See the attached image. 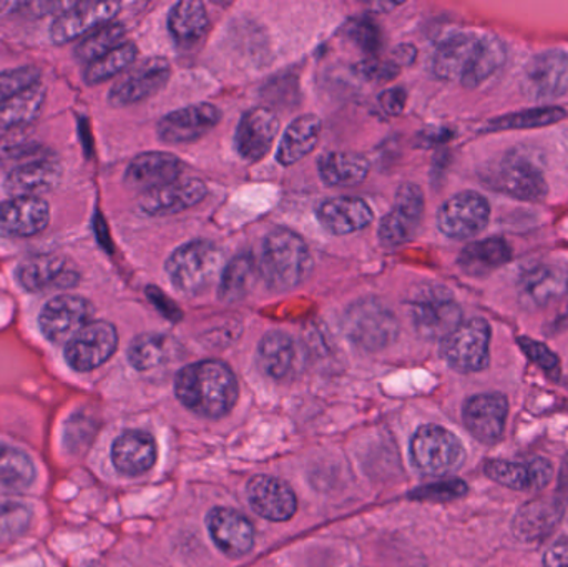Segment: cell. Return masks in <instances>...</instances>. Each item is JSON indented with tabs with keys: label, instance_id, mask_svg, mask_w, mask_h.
I'll return each instance as SVG.
<instances>
[{
	"label": "cell",
	"instance_id": "1",
	"mask_svg": "<svg viewBox=\"0 0 568 567\" xmlns=\"http://www.w3.org/2000/svg\"><path fill=\"white\" fill-rule=\"evenodd\" d=\"M176 398L183 406L205 418L229 415L239 399V379L226 363L205 360L185 366L176 375Z\"/></svg>",
	"mask_w": 568,
	"mask_h": 567
},
{
	"label": "cell",
	"instance_id": "2",
	"mask_svg": "<svg viewBox=\"0 0 568 567\" xmlns=\"http://www.w3.org/2000/svg\"><path fill=\"white\" fill-rule=\"evenodd\" d=\"M260 276L273 292L300 286L313 270L306 242L287 229H275L263 240L258 260Z\"/></svg>",
	"mask_w": 568,
	"mask_h": 567
},
{
	"label": "cell",
	"instance_id": "3",
	"mask_svg": "<svg viewBox=\"0 0 568 567\" xmlns=\"http://www.w3.org/2000/svg\"><path fill=\"white\" fill-rule=\"evenodd\" d=\"M225 256L210 240H193L176 249L165 263L170 282L185 295H202L222 276Z\"/></svg>",
	"mask_w": 568,
	"mask_h": 567
},
{
	"label": "cell",
	"instance_id": "4",
	"mask_svg": "<svg viewBox=\"0 0 568 567\" xmlns=\"http://www.w3.org/2000/svg\"><path fill=\"white\" fill-rule=\"evenodd\" d=\"M410 459L414 468L423 475L444 478L460 469L466 462V449L463 442L449 429L424 425L414 433Z\"/></svg>",
	"mask_w": 568,
	"mask_h": 567
},
{
	"label": "cell",
	"instance_id": "5",
	"mask_svg": "<svg viewBox=\"0 0 568 567\" xmlns=\"http://www.w3.org/2000/svg\"><path fill=\"white\" fill-rule=\"evenodd\" d=\"M484 182L489 189L526 202H540L549 192L542 170L517 152L493 163L484 173Z\"/></svg>",
	"mask_w": 568,
	"mask_h": 567
},
{
	"label": "cell",
	"instance_id": "6",
	"mask_svg": "<svg viewBox=\"0 0 568 567\" xmlns=\"http://www.w3.org/2000/svg\"><path fill=\"white\" fill-rule=\"evenodd\" d=\"M344 332L361 348L381 350L394 342L399 332L396 315L376 298H363L346 310Z\"/></svg>",
	"mask_w": 568,
	"mask_h": 567
},
{
	"label": "cell",
	"instance_id": "7",
	"mask_svg": "<svg viewBox=\"0 0 568 567\" xmlns=\"http://www.w3.org/2000/svg\"><path fill=\"white\" fill-rule=\"evenodd\" d=\"M414 328L426 340H446L463 323V310L443 286H426L410 303Z\"/></svg>",
	"mask_w": 568,
	"mask_h": 567
},
{
	"label": "cell",
	"instance_id": "8",
	"mask_svg": "<svg viewBox=\"0 0 568 567\" xmlns=\"http://www.w3.org/2000/svg\"><path fill=\"white\" fill-rule=\"evenodd\" d=\"M444 362L459 373L483 372L490 362V326L486 320L473 318L460 323L443 340Z\"/></svg>",
	"mask_w": 568,
	"mask_h": 567
},
{
	"label": "cell",
	"instance_id": "9",
	"mask_svg": "<svg viewBox=\"0 0 568 567\" xmlns=\"http://www.w3.org/2000/svg\"><path fill=\"white\" fill-rule=\"evenodd\" d=\"M424 193L419 185L404 183L397 190L390 212L381 220L379 240L386 249H396L410 242L419 230L424 216Z\"/></svg>",
	"mask_w": 568,
	"mask_h": 567
},
{
	"label": "cell",
	"instance_id": "10",
	"mask_svg": "<svg viewBox=\"0 0 568 567\" xmlns=\"http://www.w3.org/2000/svg\"><path fill=\"white\" fill-rule=\"evenodd\" d=\"M490 206L476 192H460L450 196L437 213V226L444 235L454 240H467L479 235L489 223Z\"/></svg>",
	"mask_w": 568,
	"mask_h": 567
},
{
	"label": "cell",
	"instance_id": "11",
	"mask_svg": "<svg viewBox=\"0 0 568 567\" xmlns=\"http://www.w3.org/2000/svg\"><path fill=\"white\" fill-rule=\"evenodd\" d=\"M116 346L119 335L112 323L90 322L67 343V363L77 372H92L109 362Z\"/></svg>",
	"mask_w": 568,
	"mask_h": 567
},
{
	"label": "cell",
	"instance_id": "12",
	"mask_svg": "<svg viewBox=\"0 0 568 567\" xmlns=\"http://www.w3.org/2000/svg\"><path fill=\"white\" fill-rule=\"evenodd\" d=\"M93 306L77 295H59L50 300L40 313V330L53 343H69L80 330L89 325Z\"/></svg>",
	"mask_w": 568,
	"mask_h": 567
},
{
	"label": "cell",
	"instance_id": "13",
	"mask_svg": "<svg viewBox=\"0 0 568 567\" xmlns=\"http://www.w3.org/2000/svg\"><path fill=\"white\" fill-rule=\"evenodd\" d=\"M509 402L503 393H480L470 396L463 409L467 432L483 445H496L506 429Z\"/></svg>",
	"mask_w": 568,
	"mask_h": 567
},
{
	"label": "cell",
	"instance_id": "14",
	"mask_svg": "<svg viewBox=\"0 0 568 567\" xmlns=\"http://www.w3.org/2000/svg\"><path fill=\"white\" fill-rule=\"evenodd\" d=\"M17 282L27 292L73 288L79 273L62 255H33L23 260L16 270Z\"/></svg>",
	"mask_w": 568,
	"mask_h": 567
},
{
	"label": "cell",
	"instance_id": "15",
	"mask_svg": "<svg viewBox=\"0 0 568 567\" xmlns=\"http://www.w3.org/2000/svg\"><path fill=\"white\" fill-rule=\"evenodd\" d=\"M170 69L169 60L149 59L145 62L133 67L120 82L110 90L109 102L113 107L133 105L142 102L149 97L155 95L169 82Z\"/></svg>",
	"mask_w": 568,
	"mask_h": 567
},
{
	"label": "cell",
	"instance_id": "16",
	"mask_svg": "<svg viewBox=\"0 0 568 567\" xmlns=\"http://www.w3.org/2000/svg\"><path fill=\"white\" fill-rule=\"evenodd\" d=\"M119 10L120 3L116 2L72 3L52 23L50 39L55 43H65L89 36L99 27L112 22Z\"/></svg>",
	"mask_w": 568,
	"mask_h": 567
},
{
	"label": "cell",
	"instance_id": "17",
	"mask_svg": "<svg viewBox=\"0 0 568 567\" xmlns=\"http://www.w3.org/2000/svg\"><path fill=\"white\" fill-rule=\"evenodd\" d=\"M222 113L212 103H196L175 110L159 122V136L166 143H190L219 125Z\"/></svg>",
	"mask_w": 568,
	"mask_h": 567
},
{
	"label": "cell",
	"instance_id": "18",
	"mask_svg": "<svg viewBox=\"0 0 568 567\" xmlns=\"http://www.w3.org/2000/svg\"><path fill=\"white\" fill-rule=\"evenodd\" d=\"M568 87V55L550 50L534 57L524 73V90L532 99H554L564 95Z\"/></svg>",
	"mask_w": 568,
	"mask_h": 567
},
{
	"label": "cell",
	"instance_id": "19",
	"mask_svg": "<svg viewBox=\"0 0 568 567\" xmlns=\"http://www.w3.org/2000/svg\"><path fill=\"white\" fill-rule=\"evenodd\" d=\"M206 525L216 548L230 558H242L255 546V528L246 516L235 509H212Z\"/></svg>",
	"mask_w": 568,
	"mask_h": 567
},
{
	"label": "cell",
	"instance_id": "20",
	"mask_svg": "<svg viewBox=\"0 0 568 567\" xmlns=\"http://www.w3.org/2000/svg\"><path fill=\"white\" fill-rule=\"evenodd\" d=\"M278 132L280 120L275 112L263 107L248 110L236 129V152L248 162H258L268 155Z\"/></svg>",
	"mask_w": 568,
	"mask_h": 567
},
{
	"label": "cell",
	"instance_id": "21",
	"mask_svg": "<svg viewBox=\"0 0 568 567\" xmlns=\"http://www.w3.org/2000/svg\"><path fill=\"white\" fill-rule=\"evenodd\" d=\"M50 222L49 203L39 196L10 199L0 205V236L27 239L43 232Z\"/></svg>",
	"mask_w": 568,
	"mask_h": 567
},
{
	"label": "cell",
	"instance_id": "22",
	"mask_svg": "<svg viewBox=\"0 0 568 567\" xmlns=\"http://www.w3.org/2000/svg\"><path fill=\"white\" fill-rule=\"evenodd\" d=\"M246 496L253 512L268 522H287L297 509V498L293 489L273 476H255L246 486Z\"/></svg>",
	"mask_w": 568,
	"mask_h": 567
},
{
	"label": "cell",
	"instance_id": "23",
	"mask_svg": "<svg viewBox=\"0 0 568 567\" xmlns=\"http://www.w3.org/2000/svg\"><path fill=\"white\" fill-rule=\"evenodd\" d=\"M206 185L199 179L175 180L143 193L140 209L152 216L175 215L199 205L206 196Z\"/></svg>",
	"mask_w": 568,
	"mask_h": 567
},
{
	"label": "cell",
	"instance_id": "24",
	"mask_svg": "<svg viewBox=\"0 0 568 567\" xmlns=\"http://www.w3.org/2000/svg\"><path fill=\"white\" fill-rule=\"evenodd\" d=\"M183 163L169 152H146L135 156L125 172V185L146 193L180 179Z\"/></svg>",
	"mask_w": 568,
	"mask_h": 567
},
{
	"label": "cell",
	"instance_id": "25",
	"mask_svg": "<svg viewBox=\"0 0 568 567\" xmlns=\"http://www.w3.org/2000/svg\"><path fill=\"white\" fill-rule=\"evenodd\" d=\"M317 222L331 235H349L373 223L374 212L367 202L354 196L324 200L316 210Z\"/></svg>",
	"mask_w": 568,
	"mask_h": 567
},
{
	"label": "cell",
	"instance_id": "26",
	"mask_svg": "<svg viewBox=\"0 0 568 567\" xmlns=\"http://www.w3.org/2000/svg\"><path fill=\"white\" fill-rule=\"evenodd\" d=\"M62 179V166L53 159L37 160L10 170L3 190L10 199L39 196L52 192Z\"/></svg>",
	"mask_w": 568,
	"mask_h": 567
},
{
	"label": "cell",
	"instance_id": "27",
	"mask_svg": "<svg viewBox=\"0 0 568 567\" xmlns=\"http://www.w3.org/2000/svg\"><path fill=\"white\" fill-rule=\"evenodd\" d=\"M562 515V506L556 499H534L526 503L514 516V536L524 543L540 541L556 531Z\"/></svg>",
	"mask_w": 568,
	"mask_h": 567
},
{
	"label": "cell",
	"instance_id": "28",
	"mask_svg": "<svg viewBox=\"0 0 568 567\" xmlns=\"http://www.w3.org/2000/svg\"><path fill=\"white\" fill-rule=\"evenodd\" d=\"M520 298L526 305L542 306L568 295V266L546 263L529 270L520 282Z\"/></svg>",
	"mask_w": 568,
	"mask_h": 567
},
{
	"label": "cell",
	"instance_id": "29",
	"mask_svg": "<svg viewBox=\"0 0 568 567\" xmlns=\"http://www.w3.org/2000/svg\"><path fill=\"white\" fill-rule=\"evenodd\" d=\"M115 468L125 475H143L152 469L156 459V443L149 433L126 432L112 446Z\"/></svg>",
	"mask_w": 568,
	"mask_h": 567
},
{
	"label": "cell",
	"instance_id": "30",
	"mask_svg": "<svg viewBox=\"0 0 568 567\" xmlns=\"http://www.w3.org/2000/svg\"><path fill=\"white\" fill-rule=\"evenodd\" d=\"M480 36L476 33H457L440 43L433 59L434 75L440 80H463L476 52Z\"/></svg>",
	"mask_w": 568,
	"mask_h": 567
},
{
	"label": "cell",
	"instance_id": "31",
	"mask_svg": "<svg viewBox=\"0 0 568 567\" xmlns=\"http://www.w3.org/2000/svg\"><path fill=\"white\" fill-rule=\"evenodd\" d=\"M513 259V250L504 239H486L469 243L460 252L457 265L466 275L487 276Z\"/></svg>",
	"mask_w": 568,
	"mask_h": 567
},
{
	"label": "cell",
	"instance_id": "32",
	"mask_svg": "<svg viewBox=\"0 0 568 567\" xmlns=\"http://www.w3.org/2000/svg\"><path fill=\"white\" fill-rule=\"evenodd\" d=\"M369 160L356 152H327L317 160L321 180L329 186H353L369 175Z\"/></svg>",
	"mask_w": 568,
	"mask_h": 567
},
{
	"label": "cell",
	"instance_id": "33",
	"mask_svg": "<svg viewBox=\"0 0 568 567\" xmlns=\"http://www.w3.org/2000/svg\"><path fill=\"white\" fill-rule=\"evenodd\" d=\"M321 120L316 115H301L287 125L282 143H280L276 160L284 166L294 165L313 152L320 142Z\"/></svg>",
	"mask_w": 568,
	"mask_h": 567
},
{
	"label": "cell",
	"instance_id": "34",
	"mask_svg": "<svg viewBox=\"0 0 568 567\" xmlns=\"http://www.w3.org/2000/svg\"><path fill=\"white\" fill-rule=\"evenodd\" d=\"M209 26V12L199 0H183L170 10L169 30L179 45L190 47L199 42Z\"/></svg>",
	"mask_w": 568,
	"mask_h": 567
},
{
	"label": "cell",
	"instance_id": "35",
	"mask_svg": "<svg viewBox=\"0 0 568 567\" xmlns=\"http://www.w3.org/2000/svg\"><path fill=\"white\" fill-rule=\"evenodd\" d=\"M258 260L252 253H240L223 269L219 296L222 302L235 303L250 295L258 280Z\"/></svg>",
	"mask_w": 568,
	"mask_h": 567
},
{
	"label": "cell",
	"instance_id": "36",
	"mask_svg": "<svg viewBox=\"0 0 568 567\" xmlns=\"http://www.w3.org/2000/svg\"><path fill=\"white\" fill-rule=\"evenodd\" d=\"M179 342L165 333H143L129 348V362L139 372H149L170 362L179 352Z\"/></svg>",
	"mask_w": 568,
	"mask_h": 567
},
{
	"label": "cell",
	"instance_id": "37",
	"mask_svg": "<svg viewBox=\"0 0 568 567\" xmlns=\"http://www.w3.org/2000/svg\"><path fill=\"white\" fill-rule=\"evenodd\" d=\"M296 362V345L287 333L268 332L258 345L260 368L275 379L290 375Z\"/></svg>",
	"mask_w": 568,
	"mask_h": 567
},
{
	"label": "cell",
	"instance_id": "38",
	"mask_svg": "<svg viewBox=\"0 0 568 567\" xmlns=\"http://www.w3.org/2000/svg\"><path fill=\"white\" fill-rule=\"evenodd\" d=\"M506 62V47L497 37L480 36L476 52L470 60L469 69L464 73L463 83L467 89H476L477 85L489 79L494 72Z\"/></svg>",
	"mask_w": 568,
	"mask_h": 567
},
{
	"label": "cell",
	"instance_id": "39",
	"mask_svg": "<svg viewBox=\"0 0 568 567\" xmlns=\"http://www.w3.org/2000/svg\"><path fill=\"white\" fill-rule=\"evenodd\" d=\"M43 100L45 89L39 82L0 103V129H17L32 122L42 110Z\"/></svg>",
	"mask_w": 568,
	"mask_h": 567
},
{
	"label": "cell",
	"instance_id": "40",
	"mask_svg": "<svg viewBox=\"0 0 568 567\" xmlns=\"http://www.w3.org/2000/svg\"><path fill=\"white\" fill-rule=\"evenodd\" d=\"M125 36L126 30L122 23H105V26L93 30L92 33H89L79 43V47L75 49L77 59L87 63L95 62L100 57L106 55V53L115 50L116 47L125 43V40H123Z\"/></svg>",
	"mask_w": 568,
	"mask_h": 567
},
{
	"label": "cell",
	"instance_id": "41",
	"mask_svg": "<svg viewBox=\"0 0 568 567\" xmlns=\"http://www.w3.org/2000/svg\"><path fill=\"white\" fill-rule=\"evenodd\" d=\"M136 53H139V50H136L135 43H122L112 52L100 57L95 62L87 65L85 72H83L85 82L90 83V85H95V83H102L105 80L112 79L116 73L123 72L126 67L135 62Z\"/></svg>",
	"mask_w": 568,
	"mask_h": 567
},
{
	"label": "cell",
	"instance_id": "42",
	"mask_svg": "<svg viewBox=\"0 0 568 567\" xmlns=\"http://www.w3.org/2000/svg\"><path fill=\"white\" fill-rule=\"evenodd\" d=\"M566 110L560 107H539V109L523 110V112L509 113L489 122L487 129L493 130H523L537 129V126L552 125L566 117Z\"/></svg>",
	"mask_w": 568,
	"mask_h": 567
},
{
	"label": "cell",
	"instance_id": "43",
	"mask_svg": "<svg viewBox=\"0 0 568 567\" xmlns=\"http://www.w3.org/2000/svg\"><path fill=\"white\" fill-rule=\"evenodd\" d=\"M36 478L32 459L12 446L0 445V483L12 488H27Z\"/></svg>",
	"mask_w": 568,
	"mask_h": 567
},
{
	"label": "cell",
	"instance_id": "44",
	"mask_svg": "<svg viewBox=\"0 0 568 567\" xmlns=\"http://www.w3.org/2000/svg\"><path fill=\"white\" fill-rule=\"evenodd\" d=\"M484 472L504 488L514 489V492L534 489L532 476L527 463L524 465V463L507 462V459H489L484 466Z\"/></svg>",
	"mask_w": 568,
	"mask_h": 567
},
{
	"label": "cell",
	"instance_id": "45",
	"mask_svg": "<svg viewBox=\"0 0 568 567\" xmlns=\"http://www.w3.org/2000/svg\"><path fill=\"white\" fill-rule=\"evenodd\" d=\"M30 523V509L19 502L0 498V541L17 538L26 533Z\"/></svg>",
	"mask_w": 568,
	"mask_h": 567
},
{
	"label": "cell",
	"instance_id": "46",
	"mask_svg": "<svg viewBox=\"0 0 568 567\" xmlns=\"http://www.w3.org/2000/svg\"><path fill=\"white\" fill-rule=\"evenodd\" d=\"M347 37L356 43L363 52L376 53L383 45V33L379 26L371 17H357L347 26Z\"/></svg>",
	"mask_w": 568,
	"mask_h": 567
},
{
	"label": "cell",
	"instance_id": "47",
	"mask_svg": "<svg viewBox=\"0 0 568 567\" xmlns=\"http://www.w3.org/2000/svg\"><path fill=\"white\" fill-rule=\"evenodd\" d=\"M40 70L37 67H19V69L0 72V103L12 99L17 93L39 83Z\"/></svg>",
	"mask_w": 568,
	"mask_h": 567
},
{
	"label": "cell",
	"instance_id": "48",
	"mask_svg": "<svg viewBox=\"0 0 568 567\" xmlns=\"http://www.w3.org/2000/svg\"><path fill=\"white\" fill-rule=\"evenodd\" d=\"M467 495V485L460 479H446V482L434 483L424 486L413 493L414 498L419 502H454Z\"/></svg>",
	"mask_w": 568,
	"mask_h": 567
},
{
	"label": "cell",
	"instance_id": "49",
	"mask_svg": "<svg viewBox=\"0 0 568 567\" xmlns=\"http://www.w3.org/2000/svg\"><path fill=\"white\" fill-rule=\"evenodd\" d=\"M519 345L523 352L526 353L527 358L536 363V365H539L540 368L549 373L559 369V356H557L549 346L530 338H519Z\"/></svg>",
	"mask_w": 568,
	"mask_h": 567
},
{
	"label": "cell",
	"instance_id": "50",
	"mask_svg": "<svg viewBox=\"0 0 568 567\" xmlns=\"http://www.w3.org/2000/svg\"><path fill=\"white\" fill-rule=\"evenodd\" d=\"M356 70L364 79L373 80V82H387L399 73V67L393 60L387 62V60L381 59L364 60L356 67Z\"/></svg>",
	"mask_w": 568,
	"mask_h": 567
},
{
	"label": "cell",
	"instance_id": "51",
	"mask_svg": "<svg viewBox=\"0 0 568 567\" xmlns=\"http://www.w3.org/2000/svg\"><path fill=\"white\" fill-rule=\"evenodd\" d=\"M45 159H53V153L42 145L12 146V149L7 150L6 155H3V162L12 163V165L16 166ZM16 166H13V169H16Z\"/></svg>",
	"mask_w": 568,
	"mask_h": 567
},
{
	"label": "cell",
	"instance_id": "52",
	"mask_svg": "<svg viewBox=\"0 0 568 567\" xmlns=\"http://www.w3.org/2000/svg\"><path fill=\"white\" fill-rule=\"evenodd\" d=\"M530 469V476H532L534 489H544L554 479L552 463L546 458H534L532 462L527 463Z\"/></svg>",
	"mask_w": 568,
	"mask_h": 567
},
{
	"label": "cell",
	"instance_id": "53",
	"mask_svg": "<svg viewBox=\"0 0 568 567\" xmlns=\"http://www.w3.org/2000/svg\"><path fill=\"white\" fill-rule=\"evenodd\" d=\"M406 90L394 87V89L386 90L383 95L379 97L381 107L387 115H399L404 112L406 107Z\"/></svg>",
	"mask_w": 568,
	"mask_h": 567
},
{
	"label": "cell",
	"instance_id": "54",
	"mask_svg": "<svg viewBox=\"0 0 568 567\" xmlns=\"http://www.w3.org/2000/svg\"><path fill=\"white\" fill-rule=\"evenodd\" d=\"M544 567H568V541L554 543L544 555Z\"/></svg>",
	"mask_w": 568,
	"mask_h": 567
},
{
	"label": "cell",
	"instance_id": "55",
	"mask_svg": "<svg viewBox=\"0 0 568 567\" xmlns=\"http://www.w3.org/2000/svg\"><path fill=\"white\" fill-rule=\"evenodd\" d=\"M149 298L155 303L156 308H160V312H162L163 315L169 316L172 322H180V318H182V312H180V310L176 308L175 303L170 302V300L166 298L160 290L149 288Z\"/></svg>",
	"mask_w": 568,
	"mask_h": 567
},
{
	"label": "cell",
	"instance_id": "56",
	"mask_svg": "<svg viewBox=\"0 0 568 567\" xmlns=\"http://www.w3.org/2000/svg\"><path fill=\"white\" fill-rule=\"evenodd\" d=\"M416 57L417 50L414 49L413 45H399L394 50L393 62L400 69L403 65H410V63H414Z\"/></svg>",
	"mask_w": 568,
	"mask_h": 567
}]
</instances>
